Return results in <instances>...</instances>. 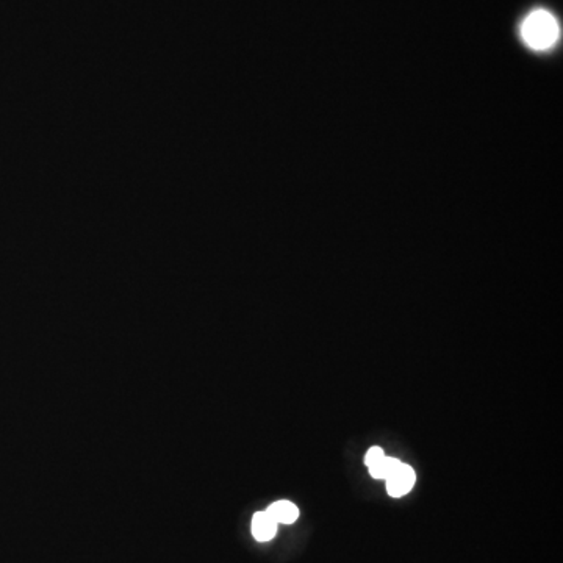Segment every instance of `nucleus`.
I'll use <instances>...</instances> for the list:
<instances>
[{
	"mask_svg": "<svg viewBox=\"0 0 563 563\" xmlns=\"http://www.w3.org/2000/svg\"><path fill=\"white\" fill-rule=\"evenodd\" d=\"M521 38L529 47L535 50H544L553 47L560 38L559 22L549 11H532L522 21Z\"/></svg>",
	"mask_w": 563,
	"mask_h": 563,
	"instance_id": "obj_1",
	"label": "nucleus"
},
{
	"mask_svg": "<svg viewBox=\"0 0 563 563\" xmlns=\"http://www.w3.org/2000/svg\"><path fill=\"white\" fill-rule=\"evenodd\" d=\"M387 492L393 498H402L413 488L416 474L409 465L399 463L387 479Z\"/></svg>",
	"mask_w": 563,
	"mask_h": 563,
	"instance_id": "obj_2",
	"label": "nucleus"
},
{
	"mask_svg": "<svg viewBox=\"0 0 563 563\" xmlns=\"http://www.w3.org/2000/svg\"><path fill=\"white\" fill-rule=\"evenodd\" d=\"M277 532V522L268 512H258L252 518V533L258 542H269Z\"/></svg>",
	"mask_w": 563,
	"mask_h": 563,
	"instance_id": "obj_3",
	"label": "nucleus"
},
{
	"mask_svg": "<svg viewBox=\"0 0 563 563\" xmlns=\"http://www.w3.org/2000/svg\"><path fill=\"white\" fill-rule=\"evenodd\" d=\"M277 525H292L299 516V509L290 501H277L266 510Z\"/></svg>",
	"mask_w": 563,
	"mask_h": 563,
	"instance_id": "obj_4",
	"label": "nucleus"
},
{
	"mask_svg": "<svg viewBox=\"0 0 563 563\" xmlns=\"http://www.w3.org/2000/svg\"><path fill=\"white\" fill-rule=\"evenodd\" d=\"M399 463H401V461H399L398 459H391V457H387V455H382L379 460H376L374 463H371L368 466V470H369V474L374 479H387Z\"/></svg>",
	"mask_w": 563,
	"mask_h": 563,
	"instance_id": "obj_5",
	"label": "nucleus"
},
{
	"mask_svg": "<svg viewBox=\"0 0 563 563\" xmlns=\"http://www.w3.org/2000/svg\"><path fill=\"white\" fill-rule=\"evenodd\" d=\"M382 455H385L384 454V450H382L380 448H377V446H374V448H371L368 452H366V457H365V463H366V466H369L371 463H374L376 460H379Z\"/></svg>",
	"mask_w": 563,
	"mask_h": 563,
	"instance_id": "obj_6",
	"label": "nucleus"
}]
</instances>
